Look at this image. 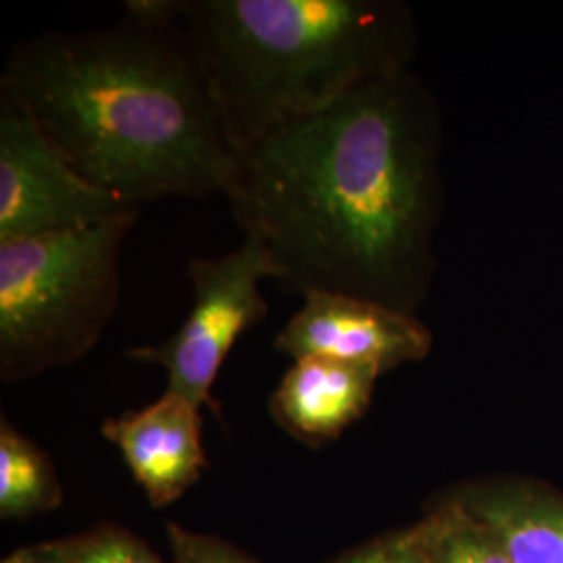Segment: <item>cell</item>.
<instances>
[{"label":"cell","mask_w":563,"mask_h":563,"mask_svg":"<svg viewBox=\"0 0 563 563\" xmlns=\"http://www.w3.org/2000/svg\"><path fill=\"white\" fill-rule=\"evenodd\" d=\"M2 563H165L134 532L99 526L55 541L23 544Z\"/></svg>","instance_id":"cell-13"},{"label":"cell","mask_w":563,"mask_h":563,"mask_svg":"<svg viewBox=\"0 0 563 563\" xmlns=\"http://www.w3.org/2000/svg\"><path fill=\"white\" fill-rule=\"evenodd\" d=\"M426 563H511L499 537L455 497L420 522Z\"/></svg>","instance_id":"cell-12"},{"label":"cell","mask_w":563,"mask_h":563,"mask_svg":"<svg viewBox=\"0 0 563 563\" xmlns=\"http://www.w3.org/2000/svg\"><path fill=\"white\" fill-rule=\"evenodd\" d=\"M380 376L376 367L330 357L295 360L272 395L269 411L302 443L328 444L362 418Z\"/></svg>","instance_id":"cell-9"},{"label":"cell","mask_w":563,"mask_h":563,"mask_svg":"<svg viewBox=\"0 0 563 563\" xmlns=\"http://www.w3.org/2000/svg\"><path fill=\"white\" fill-rule=\"evenodd\" d=\"M188 278L195 301L176 334L162 344L132 346L125 355L165 367L167 393L216 409L211 388L230 349L269 313L260 282H282L284 269L263 242L244 236L236 251L218 260H190Z\"/></svg>","instance_id":"cell-5"},{"label":"cell","mask_w":563,"mask_h":563,"mask_svg":"<svg viewBox=\"0 0 563 563\" xmlns=\"http://www.w3.org/2000/svg\"><path fill=\"white\" fill-rule=\"evenodd\" d=\"M201 63L234 151L405 71L409 13L367 0H162Z\"/></svg>","instance_id":"cell-3"},{"label":"cell","mask_w":563,"mask_h":563,"mask_svg":"<svg viewBox=\"0 0 563 563\" xmlns=\"http://www.w3.org/2000/svg\"><path fill=\"white\" fill-rule=\"evenodd\" d=\"M139 216L0 242L2 380L34 378L97 346L120 299L121 244Z\"/></svg>","instance_id":"cell-4"},{"label":"cell","mask_w":563,"mask_h":563,"mask_svg":"<svg viewBox=\"0 0 563 563\" xmlns=\"http://www.w3.org/2000/svg\"><path fill=\"white\" fill-rule=\"evenodd\" d=\"M167 532L174 553L172 563H257L218 537L192 532L178 523H169Z\"/></svg>","instance_id":"cell-15"},{"label":"cell","mask_w":563,"mask_h":563,"mask_svg":"<svg viewBox=\"0 0 563 563\" xmlns=\"http://www.w3.org/2000/svg\"><path fill=\"white\" fill-rule=\"evenodd\" d=\"M457 499L499 537L511 563H563V497L501 484Z\"/></svg>","instance_id":"cell-10"},{"label":"cell","mask_w":563,"mask_h":563,"mask_svg":"<svg viewBox=\"0 0 563 563\" xmlns=\"http://www.w3.org/2000/svg\"><path fill=\"white\" fill-rule=\"evenodd\" d=\"M332 563H426L420 523L357 547Z\"/></svg>","instance_id":"cell-14"},{"label":"cell","mask_w":563,"mask_h":563,"mask_svg":"<svg viewBox=\"0 0 563 563\" xmlns=\"http://www.w3.org/2000/svg\"><path fill=\"white\" fill-rule=\"evenodd\" d=\"M0 95L97 188L142 207L225 192L234 167L218 104L178 21L130 18L20 42Z\"/></svg>","instance_id":"cell-2"},{"label":"cell","mask_w":563,"mask_h":563,"mask_svg":"<svg viewBox=\"0 0 563 563\" xmlns=\"http://www.w3.org/2000/svg\"><path fill=\"white\" fill-rule=\"evenodd\" d=\"M301 311L282 328L274 349L302 357H330L388 372L407 362H420L432 334L413 313L384 302L309 290Z\"/></svg>","instance_id":"cell-7"},{"label":"cell","mask_w":563,"mask_h":563,"mask_svg":"<svg viewBox=\"0 0 563 563\" xmlns=\"http://www.w3.org/2000/svg\"><path fill=\"white\" fill-rule=\"evenodd\" d=\"M141 209L84 180L36 121L0 95V242L80 230Z\"/></svg>","instance_id":"cell-6"},{"label":"cell","mask_w":563,"mask_h":563,"mask_svg":"<svg viewBox=\"0 0 563 563\" xmlns=\"http://www.w3.org/2000/svg\"><path fill=\"white\" fill-rule=\"evenodd\" d=\"M63 504L57 472L38 444L0 420V516L21 520Z\"/></svg>","instance_id":"cell-11"},{"label":"cell","mask_w":563,"mask_h":563,"mask_svg":"<svg viewBox=\"0 0 563 563\" xmlns=\"http://www.w3.org/2000/svg\"><path fill=\"white\" fill-rule=\"evenodd\" d=\"M201 407L174 393L102 423L153 507L178 501L209 465L202 451Z\"/></svg>","instance_id":"cell-8"},{"label":"cell","mask_w":563,"mask_h":563,"mask_svg":"<svg viewBox=\"0 0 563 563\" xmlns=\"http://www.w3.org/2000/svg\"><path fill=\"white\" fill-rule=\"evenodd\" d=\"M437 142L432 104L401 71L234 151L223 195L286 288L411 313L432 272Z\"/></svg>","instance_id":"cell-1"}]
</instances>
